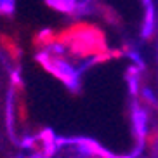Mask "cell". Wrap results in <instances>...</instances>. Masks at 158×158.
<instances>
[{"label":"cell","mask_w":158,"mask_h":158,"mask_svg":"<svg viewBox=\"0 0 158 158\" xmlns=\"http://www.w3.org/2000/svg\"><path fill=\"white\" fill-rule=\"evenodd\" d=\"M0 42H2V47H4L5 51L10 54V57H12V59H18V56L21 54V52H19L18 45H16V44L12 42L9 37H7V35H0Z\"/></svg>","instance_id":"7a4b0ae2"},{"label":"cell","mask_w":158,"mask_h":158,"mask_svg":"<svg viewBox=\"0 0 158 158\" xmlns=\"http://www.w3.org/2000/svg\"><path fill=\"white\" fill-rule=\"evenodd\" d=\"M132 125H134V134L139 143H144L146 134H148V115L144 110L134 106V113H132Z\"/></svg>","instance_id":"6da1fadb"},{"label":"cell","mask_w":158,"mask_h":158,"mask_svg":"<svg viewBox=\"0 0 158 158\" xmlns=\"http://www.w3.org/2000/svg\"><path fill=\"white\" fill-rule=\"evenodd\" d=\"M16 158H26V156H23V155H19V156H16Z\"/></svg>","instance_id":"3957f363"}]
</instances>
